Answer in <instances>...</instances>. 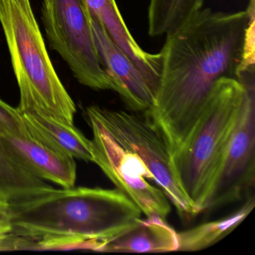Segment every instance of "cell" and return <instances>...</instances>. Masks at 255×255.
<instances>
[{"label": "cell", "mask_w": 255, "mask_h": 255, "mask_svg": "<svg viewBox=\"0 0 255 255\" xmlns=\"http://www.w3.org/2000/svg\"><path fill=\"white\" fill-rule=\"evenodd\" d=\"M0 24L20 98H28L69 125L76 106L50 60L31 0H0Z\"/></svg>", "instance_id": "277c9868"}, {"label": "cell", "mask_w": 255, "mask_h": 255, "mask_svg": "<svg viewBox=\"0 0 255 255\" xmlns=\"http://www.w3.org/2000/svg\"><path fill=\"white\" fill-rule=\"evenodd\" d=\"M9 205L13 224L10 236L26 240L81 239L101 243V249L141 215L139 208L117 189L53 188Z\"/></svg>", "instance_id": "7a4b0ae2"}, {"label": "cell", "mask_w": 255, "mask_h": 255, "mask_svg": "<svg viewBox=\"0 0 255 255\" xmlns=\"http://www.w3.org/2000/svg\"><path fill=\"white\" fill-rule=\"evenodd\" d=\"M0 138L16 162L35 177L73 187L77 179L75 159L27 135L0 132Z\"/></svg>", "instance_id": "30bf717a"}, {"label": "cell", "mask_w": 255, "mask_h": 255, "mask_svg": "<svg viewBox=\"0 0 255 255\" xmlns=\"http://www.w3.org/2000/svg\"><path fill=\"white\" fill-rule=\"evenodd\" d=\"M87 117L93 133L91 140L93 162L141 213L165 220L171 211L168 198L162 189L146 180H153V177L144 162L122 147L95 118L90 115Z\"/></svg>", "instance_id": "ba28073f"}, {"label": "cell", "mask_w": 255, "mask_h": 255, "mask_svg": "<svg viewBox=\"0 0 255 255\" xmlns=\"http://www.w3.org/2000/svg\"><path fill=\"white\" fill-rule=\"evenodd\" d=\"M178 250L177 233L157 216L139 219L107 242L101 252L161 253Z\"/></svg>", "instance_id": "4fadbf2b"}, {"label": "cell", "mask_w": 255, "mask_h": 255, "mask_svg": "<svg viewBox=\"0 0 255 255\" xmlns=\"http://www.w3.org/2000/svg\"><path fill=\"white\" fill-rule=\"evenodd\" d=\"M17 109L34 139L74 159L93 162L92 141L74 125L64 123L28 98H20Z\"/></svg>", "instance_id": "8fae6325"}, {"label": "cell", "mask_w": 255, "mask_h": 255, "mask_svg": "<svg viewBox=\"0 0 255 255\" xmlns=\"http://www.w3.org/2000/svg\"><path fill=\"white\" fill-rule=\"evenodd\" d=\"M255 0L246 10L222 12L202 8L167 34L153 105L146 116L163 137L171 155L192 130L216 83L239 80Z\"/></svg>", "instance_id": "6da1fadb"}, {"label": "cell", "mask_w": 255, "mask_h": 255, "mask_svg": "<svg viewBox=\"0 0 255 255\" xmlns=\"http://www.w3.org/2000/svg\"><path fill=\"white\" fill-rule=\"evenodd\" d=\"M86 114L97 119L122 147L144 162L153 180L180 214L193 217L201 213L182 189L171 163L166 142L146 115L91 106Z\"/></svg>", "instance_id": "5b68a950"}, {"label": "cell", "mask_w": 255, "mask_h": 255, "mask_svg": "<svg viewBox=\"0 0 255 255\" xmlns=\"http://www.w3.org/2000/svg\"><path fill=\"white\" fill-rule=\"evenodd\" d=\"M12 218L9 203L0 198V244L11 234Z\"/></svg>", "instance_id": "ac0fdd59"}, {"label": "cell", "mask_w": 255, "mask_h": 255, "mask_svg": "<svg viewBox=\"0 0 255 255\" xmlns=\"http://www.w3.org/2000/svg\"><path fill=\"white\" fill-rule=\"evenodd\" d=\"M91 15L104 26L110 38L129 56L156 95L162 67V55L147 53L127 27L116 0H83Z\"/></svg>", "instance_id": "7c38bea8"}, {"label": "cell", "mask_w": 255, "mask_h": 255, "mask_svg": "<svg viewBox=\"0 0 255 255\" xmlns=\"http://www.w3.org/2000/svg\"><path fill=\"white\" fill-rule=\"evenodd\" d=\"M245 94L205 210L240 201L255 183V68L241 71Z\"/></svg>", "instance_id": "52a82bcc"}, {"label": "cell", "mask_w": 255, "mask_h": 255, "mask_svg": "<svg viewBox=\"0 0 255 255\" xmlns=\"http://www.w3.org/2000/svg\"><path fill=\"white\" fill-rule=\"evenodd\" d=\"M89 16L100 60L113 82V92L120 96L129 110L146 114L153 105L155 92L102 24L90 13Z\"/></svg>", "instance_id": "9c48e42d"}, {"label": "cell", "mask_w": 255, "mask_h": 255, "mask_svg": "<svg viewBox=\"0 0 255 255\" xmlns=\"http://www.w3.org/2000/svg\"><path fill=\"white\" fill-rule=\"evenodd\" d=\"M205 0H150L148 33L167 35L189 21L204 6Z\"/></svg>", "instance_id": "2e32d148"}, {"label": "cell", "mask_w": 255, "mask_h": 255, "mask_svg": "<svg viewBox=\"0 0 255 255\" xmlns=\"http://www.w3.org/2000/svg\"><path fill=\"white\" fill-rule=\"evenodd\" d=\"M53 189L19 165L0 138V198L8 203L26 200Z\"/></svg>", "instance_id": "5bb4252c"}, {"label": "cell", "mask_w": 255, "mask_h": 255, "mask_svg": "<svg viewBox=\"0 0 255 255\" xmlns=\"http://www.w3.org/2000/svg\"><path fill=\"white\" fill-rule=\"evenodd\" d=\"M245 90L240 80L220 79L192 130L171 155L182 189L201 211L217 177Z\"/></svg>", "instance_id": "3957f363"}, {"label": "cell", "mask_w": 255, "mask_h": 255, "mask_svg": "<svg viewBox=\"0 0 255 255\" xmlns=\"http://www.w3.org/2000/svg\"><path fill=\"white\" fill-rule=\"evenodd\" d=\"M42 20L50 46L77 81L94 90L113 91L100 60L89 10L83 0H43Z\"/></svg>", "instance_id": "8992f818"}, {"label": "cell", "mask_w": 255, "mask_h": 255, "mask_svg": "<svg viewBox=\"0 0 255 255\" xmlns=\"http://www.w3.org/2000/svg\"><path fill=\"white\" fill-rule=\"evenodd\" d=\"M255 204V198L252 197L239 210L223 219L206 222L187 231L177 233V251L198 252L216 244L232 232L247 217L253 210Z\"/></svg>", "instance_id": "9a60e30c"}, {"label": "cell", "mask_w": 255, "mask_h": 255, "mask_svg": "<svg viewBox=\"0 0 255 255\" xmlns=\"http://www.w3.org/2000/svg\"><path fill=\"white\" fill-rule=\"evenodd\" d=\"M0 132L30 136L17 108L0 98Z\"/></svg>", "instance_id": "e0dca14e"}]
</instances>
